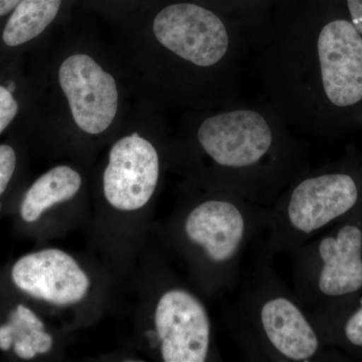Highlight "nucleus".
I'll return each instance as SVG.
<instances>
[{
	"instance_id": "nucleus-1",
	"label": "nucleus",
	"mask_w": 362,
	"mask_h": 362,
	"mask_svg": "<svg viewBox=\"0 0 362 362\" xmlns=\"http://www.w3.org/2000/svg\"><path fill=\"white\" fill-rule=\"evenodd\" d=\"M273 257L259 247L242 269L225 307L226 328L247 361L309 362L323 340L306 308L281 280Z\"/></svg>"
},
{
	"instance_id": "nucleus-2",
	"label": "nucleus",
	"mask_w": 362,
	"mask_h": 362,
	"mask_svg": "<svg viewBox=\"0 0 362 362\" xmlns=\"http://www.w3.org/2000/svg\"><path fill=\"white\" fill-rule=\"evenodd\" d=\"M270 206L230 192L192 204L181 221L182 239L197 250L206 289L225 297L237 283L247 250L265 237Z\"/></svg>"
},
{
	"instance_id": "nucleus-3",
	"label": "nucleus",
	"mask_w": 362,
	"mask_h": 362,
	"mask_svg": "<svg viewBox=\"0 0 362 362\" xmlns=\"http://www.w3.org/2000/svg\"><path fill=\"white\" fill-rule=\"evenodd\" d=\"M287 254L293 292L308 313L362 290V228L357 223H344Z\"/></svg>"
},
{
	"instance_id": "nucleus-4",
	"label": "nucleus",
	"mask_w": 362,
	"mask_h": 362,
	"mask_svg": "<svg viewBox=\"0 0 362 362\" xmlns=\"http://www.w3.org/2000/svg\"><path fill=\"white\" fill-rule=\"evenodd\" d=\"M152 346L165 362L218 359L213 324L204 302L185 288L165 290L154 308Z\"/></svg>"
},
{
	"instance_id": "nucleus-5",
	"label": "nucleus",
	"mask_w": 362,
	"mask_h": 362,
	"mask_svg": "<svg viewBox=\"0 0 362 362\" xmlns=\"http://www.w3.org/2000/svg\"><path fill=\"white\" fill-rule=\"evenodd\" d=\"M204 153L225 171H246L269 156L274 135L263 116L233 111L206 119L197 131Z\"/></svg>"
},
{
	"instance_id": "nucleus-6",
	"label": "nucleus",
	"mask_w": 362,
	"mask_h": 362,
	"mask_svg": "<svg viewBox=\"0 0 362 362\" xmlns=\"http://www.w3.org/2000/svg\"><path fill=\"white\" fill-rule=\"evenodd\" d=\"M153 33L169 51L199 66L216 65L228 51V35L223 21L197 4L166 6L154 18Z\"/></svg>"
},
{
	"instance_id": "nucleus-7",
	"label": "nucleus",
	"mask_w": 362,
	"mask_h": 362,
	"mask_svg": "<svg viewBox=\"0 0 362 362\" xmlns=\"http://www.w3.org/2000/svg\"><path fill=\"white\" fill-rule=\"evenodd\" d=\"M160 175L156 147L137 133L112 146L103 176L104 194L114 209L138 211L152 199Z\"/></svg>"
},
{
	"instance_id": "nucleus-8",
	"label": "nucleus",
	"mask_w": 362,
	"mask_h": 362,
	"mask_svg": "<svg viewBox=\"0 0 362 362\" xmlns=\"http://www.w3.org/2000/svg\"><path fill=\"white\" fill-rule=\"evenodd\" d=\"M59 81L78 127L100 134L110 127L118 110L115 80L87 54H74L64 61Z\"/></svg>"
},
{
	"instance_id": "nucleus-9",
	"label": "nucleus",
	"mask_w": 362,
	"mask_h": 362,
	"mask_svg": "<svg viewBox=\"0 0 362 362\" xmlns=\"http://www.w3.org/2000/svg\"><path fill=\"white\" fill-rule=\"evenodd\" d=\"M11 278L30 296L61 306L80 302L90 288L87 274L58 249L25 255L13 266Z\"/></svg>"
},
{
	"instance_id": "nucleus-10",
	"label": "nucleus",
	"mask_w": 362,
	"mask_h": 362,
	"mask_svg": "<svg viewBox=\"0 0 362 362\" xmlns=\"http://www.w3.org/2000/svg\"><path fill=\"white\" fill-rule=\"evenodd\" d=\"M318 54L324 90L338 107L362 99V37L347 21H334L321 30Z\"/></svg>"
},
{
	"instance_id": "nucleus-11",
	"label": "nucleus",
	"mask_w": 362,
	"mask_h": 362,
	"mask_svg": "<svg viewBox=\"0 0 362 362\" xmlns=\"http://www.w3.org/2000/svg\"><path fill=\"white\" fill-rule=\"evenodd\" d=\"M82 178L69 166H57L47 171L26 192L21 207V218L33 223L49 207L70 201L80 190Z\"/></svg>"
},
{
	"instance_id": "nucleus-12",
	"label": "nucleus",
	"mask_w": 362,
	"mask_h": 362,
	"mask_svg": "<svg viewBox=\"0 0 362 362\" xmlns=\"http://www.w3.org/2000/svg\"><path fill=\"white\" fill-rule=\"evenodd\" d=\"M64 0H21L9 16L2 40L8 47H18L39 37L61 9Z\"/></svg>"
},
{
	"instance_id": "nucleus-13",
	"label": "nucleus",
	"mask_w": 362,
	"mask_h": 362,
	"mask_svg": "<svg viewBox=\"0 0 362 362\" xmlns=\"http://www.w3.org/2000/svg\"><path fill=\"white\" fill-rule=\"evenodd\" d=\"M342 335L345 341L354 347H362V297L349 315L345 317L342 324Z\"/></svg>"
},
{
	"instance_id": "nucleus-14",
	"label": "nucleus",
	"mask_w": 362,
	"mask_h": 362,
	"mask_svg": "<svg viewBox=\"0 0 362 362\" xmlns=\"http://www.w3.org/2000/svg\"><path fill=\"white\" fill-rule=\"evenodd\" d=\"M16 166V154L9 145H0V195L6 192Z\"/></svg>"
},
{
	"instance_id": "nucleus-15",
	"label": "nucleus",
	"mask_w": 362,
	"mask_h": 362,
	"mask_svg": "<svg viewBox=\"0 0 362 362\" xmlns=\"http://www.w3.org/2000/svg\"><path fill=\"white\" fill-rule=\"evenodd\" d=\"M18 112V104L11 90L0 86V134L13 122Z\"/></svg>"
},
{
	"instance_id": "nucleus-16",
	"label": "nucleus",
	"mask_w": 362,
	"mask_h": 362,
	"mask_svg": "<svg viewBox=\"0 0 362 362\" xmlns=\"http://www.w3.org/2000/svg\"><path fill=\"white\" fill-rule=\"evenodd\" d=\"M33 346L37 354H44L49 352L52 346V337L49 333L44 330H33Z\"/></svg>"
},
{
	"instance_id": "nucleus-17",
	"label": "nucleus",
	"mask_w": 362,
	"mask_h": 362,
	"mask_svg": "<svg viewBox=\"0 0 362 362\" xmlns=\"http://www.w3.org/2000/svg\"><path fill=\"white\" fill-rule=\"evenodd\" d=\"M16 311L18 312V316L23 319V322L28 324L33 330H44L45 325L42 320L35 315L30 308L25 307V305H18Z\"/></svg>"
},
{
	"instance_id": "nucleus-18",
	"label": "nucleus",
	"mask_w": 362,
	"mask_h": 362,
	"mask_svg": "<svg viewBox=\"0 0 362 362\" xmlns=\"http://www.w3.org/2000/svg\"><path fill=\"white\" fill-rule=\"evenodd\" d=\"M13 349L16 356L23 359H32L37 354L33 349L32 342L25 339L16 340L13 342Z\"/></svg>"
},
{
	"instance_id": "nucleus-19",
	"label": "nucleus",
	"mask_w": 362,
	"mask_h": 362,
	"mask_svg": "<svg viewBox=\"0 0 362 362\" xmlns=\"http://www.w3.org/2000/svg\"><path fill=\"white\" fill-rule=\"evenodd\" d=\"M347 6L351 16L352 25L362 35V0H347Z\"/></svg>"
},
{
	"instance_id": "nucleus-20",
	"label": "nucleus",
	"mask_w": 362,
	"mask_h": 362,
	"mask_svg": "<svg viewBox=\"0 0 362 362\" xmlns=\"http://www.w3.org/2000/svg\"><path fill=\"white\" fill-rule=\"evenodd\" d=\"M21 0H0V18L13 13L14 8Z\"/></svg>"
},
{
	"instance_id": "nucleus-21",
	"label": "nucleus",
	"mask_w": 362,
	"mask_h": 362,
	"mask_svg": "<svg viewBox=\"0 0 362 362\" xmlns=\"http://www.w3.org/2000/svg\"><path fill=\"white\" fill-rule=\"evenodd\" d=\"M0 211H1V204H0Z\"/></svg>"
}]
</instances>
